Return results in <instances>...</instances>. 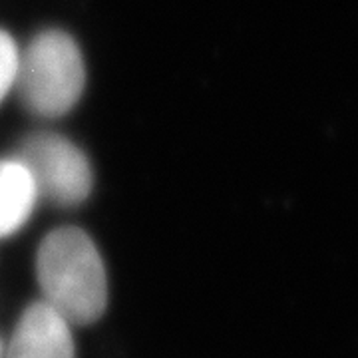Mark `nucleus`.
<instances>
[{
  "instance_id": "f257e3e1",
  "label": "nucleus",
  "mask_w": 358,
  "mask_h": 358,
  "mask_svg": "<svg viewBox=\"0 0 358 358\" xmlns=\"http://www.w3.org/2000/svg\"><path fill=\"white\" fill-rule=\"evenodd\" d=\"M36 277L44 301L70 322L98 320L108 303L106 267L96 243L76 227L44 237L36 253Z\"/></svg>"
},
{
  "instance_id": "f03ea898",
  "label": "nucleus",
  "mask_w": 358,
  "mask_h": 358,
  "mask_svg": "<svg viewBox=\"0 0 358 358\" xmlns=\"http://www.w3.org/2000/svg\"><path fill=\"white\" fill-rule=\"evenodd\" d=\"M86 86V66L76 40L62 30H44L20 54L14 88L28 112L40 117L66 115Z\"/></svg>"
},
{
  "instance_id": "7ed1b4c3",
  "label": "nucleus",
  "mask_w": 358,
  "mask_h": 358,
  "mask_svg": "<svg viewBox=\"0 0 358 358\" xmlns=\"http://www.w3.org/2000/svg\"><path fill=\"white\" fill-rule=\"evenodd\" d=\"M22 159L38 192L54 203L72 207L88 199L94 176L86 154L58 134H34L22 145Z\"/></svg>"
},
{
  "instance_id": "20e7f679",
  "label": "nucleus",
  "mask_w": 358,
  "mask_h": 358,
  "mask_svg": "<svg viewBox=\"0 0 358 358\" xmlns=\"http://www.w3.org/2000/svg\"><path fill=\"white\" fill-rule=\"evenodd\" d=\"M70 324L46 301L30 305L16 322L6 358H74Z\"/></svg>"
},
{
  "instance_id": "39448f33",
  "label": "nucleus",
  "mask_w": 358,
  "mask_h": 358,
  "mask_svg": "<svg viewBox=\"0 0 358 358\" xmlns=\"http://www.w3.org/2000/svg\"><path fill=\"white\" fill-rule=\"evenodd\" d=\"M38 185L24 159H0V239L8 237L30 219Z\"/></svg>"
},
{
  "instance_id": "423d86ee",
  "label": "nucleus",
  "mask_w": 358,
  "mask_h": 358,
  "mask_svg": "<svg viewBox=\"0 0 358 358\" xmlns=\"http://www.w3.org/2000/svg\"><path fill=\"white\" fill-rule=\"evenodd\" d=\"M18 62H20V52L16 42L6 30L0 28V102L8 96V92L16 84Z\"/></svg>"
},
{
  "instance_id": "0eeeda50",
  "label": "nucleus",
  "mask_w": 358,
  "mask_h": 358,
  "mask_svg": "<svg viewBox=\"0 0 358 358\" xmlns=\"http://www.w3.org/2000/svg\"><path fill=\"white\" fill-rule=\"evenodd\" d=\"M0 355H2V348H0Z\"/></svg>"
}]
</instances>
